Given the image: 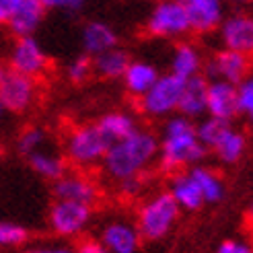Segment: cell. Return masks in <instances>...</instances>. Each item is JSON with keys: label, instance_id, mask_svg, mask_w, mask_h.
Masks as SVG:
<instances>
[{"label": "cell", "instance_id": "6da1fadb", "mask_svg": "<svg viewBox=\"0 0 253 253\" xmlns=\"http://www.w3.org/2000/svg\"><path fill=\"white\" fill-rule=\"evenodd\" d=\"M159 159V136L150 130L138 128L130 136L111 142L101 163L105 177L120 183L130 177H144L148 167Z\"/></svg>", "mask_w": 253, "mask_h": 253}, {"label": "cell", "instance_id": "7a4b0ae2", "mask_svg": "<svg viewBox=\"0 0 253 253\" xmlns=\"http://www.w3.org/2000/svg\"><path fill=\"white\" fill-rule=\"evenodd\" d=\"M206 148L198 140L192 120L183 116L167 118L159 138V165L165 173H179L204 159Z\"/></svg>", "mask_w": 253, "mask_h": 253}, {"label": "cell", "instance_id": "3957f363", "mask_svg": "<svg viewBox=\"0 0 253 253\" xmlns=\"http://www.w3.org/2000/svg\"><path fill=\"white\" fill-rule=\"evenodd\" d=\"M179 206L169 192H157L148 196L136 212V229L146 241L165 239L179 220Z\"/></svg>", "mask_w": 253, "mask_h": 253}, {"label": "cell", "instance_id": "277c9868", "mask_svg": "<svg viewBox=\"0 0 253 253\" xmlns=\"http://www.w3.org/2000/svg\"><path fill=\"white\" fill-rule=\"evenodd\" d=\"M109 148V140L97 128V124H81L66 134L64 159L77 169L88 171L99 167Z\"/></svg>", "mask_w": 253, "mask_h": 253}, {"label": "cell", "instance_id": "5b68a950", "mask_svg": "<svg viewBox=\"0 0 253 253\" xmlns=\"http://www.w3.org/2000/svg\"><path fill=\"white\" fill-rule=\"evenodd\" d=\"M183 83H185L183 79L175 77L171 72L161 74L157 83L138 99V109H140V113L150 120H167V118L175 116L177 107H179Z\"/></svg>", "mask_w": 253, "mask_h": 253}, {"label": "cell", "instance_id": "8992f818", "mask_svg": "<svg viewBox=\"0 0 253 253\" xmlns=\"http://www.w3.org/2000/svg\"><path fill=\"white\" fill-rule=\"evenodd\" d=\"M146 33L159 37V40H181L192 27H189L187 12L179 0H161L155 8L148 12L146 19Z\"/></svg>", "mask_w": 253, "mask_h": 253}, {"label": "cell", "instance_id": "52a82bcc", "mask_svg": "<svg viewBox=\"0 0 253 253\" xmlns=\"http://www.w3.org/2000/svg\"><path fill=\"white\" fill-rule=\"evenodd\" d=\"M8 64L12 72L40 81L49 70V58L45 54L43 45L31 35V37H19V40H15V43L10 47Z\"/></svg>", "mask_w": 253, "mask_h": 253}, {"label": "cell", "instance_id": "ba28073f", "mask_svg": "<svg viewBox=\"0 0 253 253\" xmlns=\"http://www.w3.org/2000/svg\"><path fill=\"white\" fill-rule=\"evenodd\" d=\"M93 220V208L79 202L56 200L47 214L49 229L60 237H79Z\"/></svg>", "mask_w": 253, "mask_h": 253}, {"label": "cell", "instance_id": "9c48e42d", "mask_svg": "<svg viewBox=\"0 0 253 253\" xmlns=\"http://www.w3.org/2000/svg\"><path fill=\"white\" fill-rule=\"evenodd\" d=\"M40 99V83L8 70L0 83V101L8 113L29 111Z\"/></svg>", "mask_w": 253, "mask_h": 253}, {"label": "cell", "instance_id": "30bf717a", "mask_svg": "<svg viewBox=\"0 0 253 253\" xmlns=\"http://www.w3.org/2000/svg\"><path fill=\"white\" fill-rule=\"evenodd\" d=\"M54 196L56 200L79 202L84 206H95L101 198V187L86 171H66L60 179L54 181Z\"/></svg>", "mask_w": 253, "mask_h": 253}, {"label": "cell", "instance_id": "8fae6325", "mask_svg": "<svg viewBox=\"0 0 253 253\" xmlns=\"http://www.w3.org/2000/svg\"><path fill=\"white\" fill-rule=\"evenodd\" d=\"M218 35L224 49H233L237 54H243L253 60V17L245 12L222 19Z\"/></svg>", "mask_w": 253, "mask_h": 253}, {"label": "cell", "instance_id": "7c38bea8", "mask_svg": "<svg viewBox=\"0 0 253 253\" xmlns=\"http://www.w3.org/2000/svg\"><path fill=\"white\" fill-rule=\"evenodd\" d=\"M251 66H253L251 58L222 47L220 52H216L210 58V62L206 64V72L212 81H224L231 84H239L251 74Z\"/></svg>", "mask_w": 253, "mask_h": 253}, {"label": "cell", "instance_id": "4fadbf2b", "mask_svg": "<svg viewBox=\"0 0 253 253\" xmlns=\"http://www.w3.org/2000/svg\"><path fill=\"white\" fill-rule=\"evenodd\" d=\"M99 243L109 253H138L142 237L136 229V222L128 218H111L99 235Z\"/></svg>", "mask_w": 253, "mask_h": 253}, {"label": "cell", "instance_id": "5bb4252c", "mask_svg": "<svg viewBox=\"0 0 253 253\" xmlns=\"http://www.w3.org/2000/svg\"><path fill=\"white\" fill-rule=\"evenodd\" d=\"M187 12L189 27L198 35L212 33L220 27L224 19L222 0H179Z\"/></svg>", "mask_w": 253, "mask_h": 253}, {"label": "cell", "instance_id": "9a60e30c", "mask_svg": "<svg viewBox=\"0 0 253 253\" xmlns=\"http://www.w3.org/2000/svg\"><path fill=\"white\" fill-rule=\"evenodd\" d=\"M206 113L222 122H233L239 116L237 107V84L224 81H208V103Z\"/></svg>", "mask_w": 253, "mask_h": 253}, {"label": "cell", "instance_id": "2e32d148", "mask_svg": "<svg viewBox=\"0 0 253 253\" xmlns=\"http://www.w3.org/2000/svg\"><path fill=\"white\" fill-rule=\"evenodd\" d=\"M206 103H208V81L204 77L187 79L181 88L179 97V116L187 120H198L206 116Z\"/></svg>", "mask_w": 253, "mask_h": 253}, {"label": "cell", "instance_id": "e0dca14e", "mask_svg": "<svg viewBox=\"0 0 253 253\" xmlns=\"http://www.w3.org/2000/svg\"><path fill=\"white\" fill-rule=\"evenodd\" d=\"M43 17L45 6L42 0H21V4L8 21V29L17 40L19 37H31L43 23Z\"/></svg>", "mask_w": 253, "mask_h": 253}, {"label": "cell", "instance_id": "ac0fdd59", "mask_svg": "<svg viewBox=\"0 0 253 253\" xmlns=\"http://www.w3.org/2000/svg\"><path fill=\"white\" fill-rule=\"evenodd\" d=\"M161 77L159 70L155 64H150V62H144V60H130L128 68L124 72V86L126 91H128L134 99H140L150 86L157 83V79Z\"/></svg>", "mask_w": 253, "mask_h": 253}, {"label": "cell", "instance_id": "d6986e66", "mask_svg": "<svg viewBox=\"0 0 253 253\" xmlns=\"http://www.w3.org/2000/svg\"><path fill=\"white\" fill-rule=\"evenodd\" d=\"M167 192L175 200V204L179 206V210L194 212V210L202 208V204H204V198H202L196 181L192 179V175L185 173V171H179V173L171 175Z\"/></svg>", "mask_w": 253, "mask_h": 253}, {"label": "cell", "instance_id": "ffe728a7", "mask_svg": "<svg viewBox=\"0 0 253 253\" xmlns=\"http://www.w3.org/2000/svg\"><path fill=\"white\" fill-rule=\"evenodd\" d=\"M81 40H83L84 54L91 56V58L107 52V49H111V47H118V35H116V31H113L109 25L103 23V21L86 23L83 27Z\"/></svg>", "mask_w": 253, "mask_h": 253}, {"label": "cell", "instance_id": "44dd1931", "mask_svg": "<svg viewBox=\"0 0 253 253\" xmlns=\"http://www.w3.org/2000/svg\"><path fill=\"white\" fill-rule=\"evenodd\" d=\"M204 66V60H202V52L189 42H181L177 43L171 56V74L179 77L183 81L200 77V70Z\"/></svg>", "mask_w": 253, "mask_h": 253}, {"label": "cell", "instance_id": "7402d4cb", "mask_svg": "<svg viewBox=\"0 0 253 253\" xmlns=\"http://www.w3.org/2000/svg\"><path fill=\"white\" fill-rule=\"evenodd\" d=\"M97 128L103 132V136L111 144V142L122 140L126 136H130L132 132L140 128V126H138L136 118L128 111H109L97 120Z\"/></svg>", "mask_w": 253, "mask_h": 253}, {"label": "cell", "instance_id": "603a6c76", "mask_svg": "<svg viewBox=\"0 0 253 253\" xmlns=\"http://www.w3.org/2000/svg\"><path fill=\"white\" fill-rule=\"evenodd\" d=\"M27 161H29V167L37 175L43 177V179H49V181H56L66 173L64 155H58L54 150H47V148L35 150V153H31L27 157Z\"/></svg>", "mask_w": 253, "mask_h": 253}, {"label": "cell", "instance_id": "cb8c5ba5", "mask_svg": "<svg viewBox=\"0 0 253 253\" xmlns=\"http://www.w3.org/2000/svg\"><path fill=\"white\" fill-rule=\"evenodd\" d=\"M187 173L192 175V179L196 181L202 198H204V204H216V202H220L224 198V181L218 173H214L212 169L202 167V165L189 167Z\"/></svg>", "mask_w": 253, "mask_h": 253}, {"label": "cell", "instance_id": "d4e9b609", "mask_svg": "<svg viewBox=\"0 0 253 253\" xmlns=\"http://www.w3.org/2000/svg\"><path fill=\"white\" fill-rule=\"evenodd\" d=\"M128 64H130L128 54L120 47H111V49H107V52L93 58V72L101 79L116 81V79L124 77Z\"/></svg>", "mask_w": 253, "mask_h": 253}, {"label": "cell", "instance_id": "484cf974", "mask_svg": "<svg viewBox=\"0 0 253 253\" xmlns=\"http://www.w3.org/2000/svg\"><path fill=\"white\" fill-rule=\"evenodd\" d=\"M245 146H247L245 134L231 126V128L226 130V134L220 138V142L212 148V153L216 155L218 161L224 163V165H235V163L241 161V157L245 155Z\"/></svg>", "mask_w": 253, "mask_h": 253}, {"label": "cell", "instance_id": "4316f807", "mask_svg": "<svg viewBox=\"0 0 253 253\" xmlns=\"http://www.w3.org/2000/svg\"><path fill=\"white\" fill-rule=\"evenodd\" d=\"M231 128V122H222L216 118H206L204 122H200L196 126V132H198V140L202 142L206 150H212L220 142V138L226 134V130Z\"/></svg>", "mask_w": 253, "mask_h": 253}, {"label": "cell", "instance_id": "83f0119b", "mask_svg": "<svg viewBox=\"0 0 253 253\" xmlns=\"http://www.w3.org/2000/svg\"><path fill=\"white\" fill-rule=\"evenodd\" d=\"M45 140H47V134H45L43 128L29 126V128H25L19 134V138H17V150L21 155L29 157L31 153H35V150L45 148Z\"/></svg>", "mask_w": 253, "mask_h": 253}, {"label": "cell", "instance_id": "f1b7e54d", "mask_svg": "<svg viewBox=\"0 0 253 253\" xmlns=\"http://www.w3.org/2000/svg\"><path fill=\"white\" fill-rule=\"evenodd\" d=\"M91 74L93 72V58L91 56H77L74 60L68 62V66H66V79L74 84H83L86 83L88 79H91Z\"/></svg>", "mask_w": 253, "mask_h": 253}, {"label": "cell", "instance_id": "f546056e", "mask_svg": "<svg viewBox=\"0 0 253 253\" xmlns=\"http://www.w3.org/2000/svg\"><path fill=\"white\" fill-rule=\"evenodd\" d=\"M237 107L239 116L253 124V72L237 84Z\"/></svg>", "mask_w": 253, "mask_h": 253}, {"label": "cell", "instance_id": "4dcf8cb0", "mask_svg": "<svg viewBox=\"0 0 253 253\" xmlns=\"http://www.w3.org/2000/svg\"><path fill=\"white\" fill-rule=\"evenodd\" d=\"M27 229L17 222L0 220V247H21L27 241Z\"/></svg>", "mask_w": 253, "mask_h": 253}, {"label": "cell", "instance_id": "1f68e13d", "mask_svg": "<svg viewBox=\"0 0 253 253\" xmlns=\"http://www.w3.org/2000/svg\"><path fill=\"white\" fill-rule=\"evenodd\" d=\"M116 185H118V192H120L122 196H126V198H136V196L142 194L146 181H144V177H130V179H124V181H120V183H116Z\"/></svg>", "mask_w": 253, "mask_h": 253}, {"label": "cell", "instance_id": "d6a6232c", "mask_svg": "<svg viewBox=\"0 0 253 253\" xmlns=\"http://www.w3.org/2000/svg\"><path fill=\"white\" fill-rule=\"evenodd\" d=\"M216 253H253V251H251V243L241 241V239H229V241H222L218 245Z\"/></svg>", "mask_w": 253, "mask_h": 253}, {"label": "cell", "instance_id": "836d02e7", "mask_svg": "<svg viewBox=\"0 0 253 253\" xmlns=\"http://www.w3.org/2000/svg\"><path fill=\"white\" fill-rule=\"evenodd\" d=\"M45 10L47 8H54V10H70V12H77L83 8L84 0H42Z\"/></svg>", "mask_w": 253, "mask_h": 253}, {"label": "cell", "instance_id": "e575fe53", "mask_svg": "<svg viewBox=\"0 0 253 253\" xmlns=\"http://www.w3.org/2000/svg\"><path fill=\"white\" fill-rule=\"evenodd\" d=\"M19 4H21V0H0V27L8 25L12 12L17 10Z\"/></svg>", "mask_w": 253, "mask_h": 253}, {"label": "cell", "instance_id": "d590c367", "mask_svg": "<svg viewBox=\"0 0 253 253\" xmlns=\"http://www.w3.org/2000/svg\"><path fill=\"white\" fill-rule=\"evenodd\" d=\"M74 253H109V251L99 241H95V239H84V241H81L79 247L74 249Z\"/></svg>", "mask_w": 253, "mask_h": 253}, {"label": "cell", "instance_id": "8d00e7d4", "mask_svg": "<svg viewBox=\"0 0 253 253\" xmlns=\"http://www.w3.org/2000/svg\"><path fill=\"white\" fill-rule=\"evenodd\" d=\"M23 253H74V249L60 247V245H49V247H31V249H25Z\"/></svg>", "mask_w": 253, "mask_h": 253}, {"label": "cell", "instance_id": "74e56055", "mask_svg": "<svg viewBox=\"0 0 253 253\" xmlns=\"http://www.w3.org/2000/svg\"><path fill=\"white\" fill-rule=\"evenodd\" d=\"M245 220H247V226L253 231V200L249 202V206H247V212H245Z\"/></svg>", "mask_w": 253, "mask_h": 253}, {"label": "cell", "instance_id": "f35d334b", "mask_svg": "<svg viewBox=\"0 0 253 253\" xmlns=\"http://www.w3.org/2000/svg\"><path fill=\"white\" fill-rule=\"evenodd\" d=\"M6 109H4V105H2V101H0V124H2L4 122V118H6Z\"/></svg>", "mask_w": 253, "mask_h": 253}, {"label": "cell", "instance_id": "ab89813d", "mask_svg": "<svg viewBox=\"0 0 253 253\" xmlns=\"http://www.w3.org/2000/svg\"><path fill=\"white\" fill-rule=\"evenodd\" d=\"M224 2V0H222ZM226 2H235V4H241V2H247V0H226Z\"/></svg>", "mask_w": 253, "mask_h": 253}, {"label": "cell", "instance_id": "60d3db41", "mask_svg": "<svg viewBox=\"0 0 253 253\" xmlns=\"http://www.w3.org/2000/svg\"><path fill=\"white\" fill-rule=\"evenodd\" d=\"M4 74H6V70H4L2 66H0V83H2V79H4Z\"/></svg>", "mask_w": 253, "mask_h": 253}, {"label": "cell", "instance_id": "b9f144b4", "mask_svg": "<svg viewBox=\"0 0 253 253\" xmlns=\"http://www.w3.org/2000/svg\"><path fill=\"white\" fill-rule=\"evenodd\" d=\"M0 157H2V144H0Z\"/></svg>", "mask_w": 253, "mask_h": 253}, {"label": "cell", "instance_id": "7bdbcfd3", "mask_svg": "<svg viewBox=\"0 0 253 253\" xmlns=\"http://www.w3.org/2000/svg\"><path fill=\"white\" fill-rule=\"evenodd\" d=\"M251 251H253V243H251Z\"/></svg>", "mask_w": 253, "mask_h": 253}, {"label": "cell", "instance_id": "ee69618b", "mask_svg": "<svg viewBox=\"0 0 253 253\" xmlns=\"http://www.w3.org/2000/svg\"><path fill=\"white\" fill-rule=\"evenodd\" d=\"M157 2H161V0H157Z\"/></svg>", "mask_w": 253, "mask_h": 253}]
</instances>
